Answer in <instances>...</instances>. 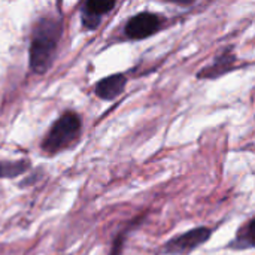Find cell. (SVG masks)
Segmentation results:
<instances>
[{"label":"cell","mask_w":255,"mask_h":255,"mask_svg":"<svg viewBox=\"0 0 255 255\" xmlns=\"http://www.w3.org/2000/svg\"><path fill=\"white\" fill-rule=\"evenodd\" d=\"M126 236H127V233L123 232V233H120L115 238L114 245H112V250H111V254L109 255H123V247H124V242H126Z\"/></svg>","instance_id":"cell-10"},{"label":"cell","mask_w":255,"mask_h":255,"mask_svg":"<svg viewBox=\"0 0 255 255\" xmlns=\"http://www.w3.org/2000/svg\"><path fill=\"white\" fill-rule=\"evenodd\" d=\"M115 7V1L111 0H88L82 4L81 9V19L85 28L88 30H96L102 18L109 13Z\"/></svg>","instance_id":"cell-5"},{"label":"cell","mask_w":255,"mask_h":255,"mask_svg":"<svg viewBox=\"0 0 255 255\" xmlns=\"http://www.w3.org/2000/svg\"><path fill=\"white\" fill-rule=\"evenodd\" d=\"M126 84H127V78L124 73H115L111 76H106L103 79H100L96 84L94 93L99 99L102 100H115L117 97H120L123 94V91L126 90Z\"/></svg>","instance_id":"cell-6"},{"label":"cell","mask_w":255,"mask_h":255,"mask_svg":"<svg viewBox=\"0 0 255 255\" xmlns=\"http://www.w3.org/2000/svg\"><path fill=\"white\" fill-rule=\"evenodd\" d=\"M81 130H82L81 117L73 111H67L51 126L48 134L42 142V149L49 155L67 149L79 139Z\"/></svg>","instance_id":"cell-2"},{"label":"cell","mask_w":255,"mask_h":255,"mask_svg":"<svg viewBox=\"0 0 255 255\" xmlns=\"http://www.w3.org/2000/svg\"><path fill=\"white\" fill-rule=\"evenodd\" d=\"M235 61H236V55L233 54V51L230 48H227L209 66L203 67L197 73V76L200 79H217V78L226 75L227 72H230L233 69Z\"/></svg>","instance_id":"cell-7"},{"label":"cell","mask_w":255,"mask_h":255,"mask_svg":"<svg viewBox=\"0 0 255 255\" xmlns=\"http://www.w3.org/2000/svg\"><path fill=\"white\" fill-rule=\"evenodd\" d=\"M61 33L63 24L52 15L42 16L36 22L30 42V67L34 73L43 75L52 66Z\"/></svg>","instance_id":"cell-1"},{"label":"cell","mask_w":255,"mask_h":255,"mask_svg":"<svg viewBox=\"0 0 255 255\" xmlns=\"http://www.w3.org/2000/svg\"><path fill=\"white\" fill-rule=\"evenodd\" d=\"M161 22H163L161 16H158L157 13L143 10L128 19L124 31L128 39L142 40V39H146V37L155 34L161 28Z\"/></svg>","instance_id":"cell-4"},{"label":"cell","mask_w":255,"mask_h":255,"mask_svg":"<svg viewBox=\"0 0 255 255\" xmlns=\"http://www.w3.org/2000/svg\"><path fill=\"white\" fill-rule=\"evenodd\" d=\"M254 218H251L236 235V239L229 245L233 250H253L254 248Z\"/></svg>","instance_id":"cell-8"},{"label":"cell","mask_w":255,"mask_h":255,"mask_svg":"<svg viewBox=\"0 0 255 255\" xmlns=\"http://www.w3.org/2000/svg\"><path fill=\"white\" fill-rule=\"evenodd\" d=\"M30 167V163L27 160H18V161H0V179L4 178H16L22 173H25Z\"/></svg>","instance_id":"cell-9"},{"label":"cell","mask_w":255,"mask_h":255,"mask_svg":"<svg viewBox=\"0 0 255 255\" xmlns=\"http://www.w3.org/2000/svg\"><path fill=\"white\" fill-rule=\"evenodd\" d=\"M212 236V230L208 227H197L193 230H188L179 236L172 238L164 247H163V253L166 254H188L193 250L199 248L200 245H203L205 242L209 241V238Z\"/></svg>","instance_id":"cell-3"}]
</instances>
